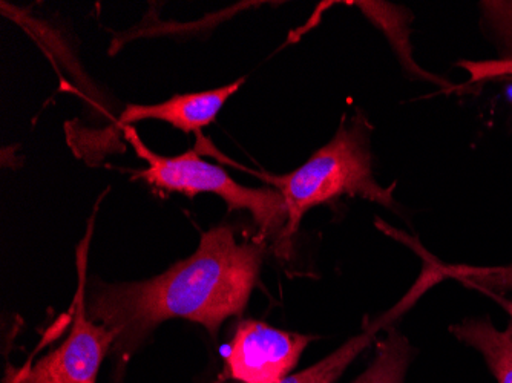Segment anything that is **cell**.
Wrapping results in <instances>:
<instances>
[{
  "label": "cell",
  "mask_w": 512,
  "mask_h": 383,
  "mask_svg": "<svg viewBox=\"0 0 512 383\" xmlns=\"http://www.w3.org/2000/svg\"><path fill=\"white\" fill-rule=\"evenodd\" d=\"M470 74V83L512 77V57L497 60H462L457 63Z\"/></svg>",
  "instance_id": "9"
},
{
  "label": "cell",
  "mask_w": 512,
  "mask_h": 383,
  "mask_svg": "<svg viewBox=\"0 0 512 383\" xmlns=\"http://www.w3.org/2000/svg\"><path fill=\"white\" fill-rule=\"evenodd\" d=\"M91 232L92 221L77 249L79 285L68 338L36 364L11 370L4 383H97L100 365L114 345V334L86 315V256Z\"/></svg>",
  "instance_id": "4"
},
{
  "label": "cell",
  "mask_w": 512,
  "mask_h": 383,
  "mask_svg": "<svg viewBox=\"0 0 512 383\" xmlns=\"http://www.w3.org/2000/svg\"><path fill=\"white\" fill-rule=\"evenodd\" d=\"M371 128L368 118L358 114L350 125L339 126L335 137L296 171L287 175H258L278 189L286 201L289 221L284 243L299 229L302 217L310 209L332 203L342 195L394 206L393 189L382 187L371 169Z\"/></svg>",
  "instance_id": "2"
},
{
  "label": "cell",
  "mask_w": 512,
  "mask_h": 383,
  "mask_svg": "<svg viewBox=\"0 0 512 383\" xmlns=\"http://www.w3.org/2000/svg\"><path fill=\"white\" fill-rule=\"evenodd\" d=\"M263 259L260 243H238L232 227H214L201 236L194 255L165 273L92 289L86 315L114 334L111 351L123 359L169 319L197 322L217 336L227 319L246 310Z\"/></svg>",
  "instance_id": "1"
},
{
  "label": "cell",
  "mask_w": 512,
  "mask_h": 383,
  "mask_svg": "<svg viewBox=\"0 0 512 383\" xmlns=\"http://www.w3.org/2000/svg\"><path fill=\"white\" fill-rule=\"evenodd\" d=\"M450 331L463 344L482 353L497 382L512 383V321L500 331L490 318L467 319L451 325Z\"/></svg>",
  "instance_id": "7"
},
{
  "label": "cell",
  "mask_w": 512,
  "mask_h": 383,
  "mask_svg": "<svg viewBox=\"0 0 512 383\" xmlns=\"http://www.w3.org/2000/svg\"><path fill=\"white\" fill-rule=\"evenodd\" d=\"M246 79H238L230 85L195 94L175 95L168 102L158 105H128L120 115L122 128L142 120H161L180 131L191 134L211 125L224 103L240 91Z\"/></svg>",
  "instance_id": "6"
},
{
  "label": "cell",
  "mask_w": 512,
  "mask_h": 383,
  "mask_svg": "<svg viewBox=\"0 0 512 383\" xmlns=\"http://www.w3.org/2000/svg\"><path fill=\"white\" fill-rule=\"evenodd\" d=\"M483 295L488 296V298L493 299V301H496L497 304L500 305V307L505 308L506 313H508L509 316L512 318V301L511 299H506L503 295H497V293H491L486 292L483 293Z\"/></svg>",
  "instance_id": "10"
},
{
  "label": "cell",
  "mask_w": 512,
  "mask_h": 383,
  "mask_svg": "<svg viewBox=\"0 0 512 383\" xmlns=\"http://www.w3.org/2000/svg\"><path fill=\"white\" fill-rule=\"evenodd\" d=\"M313 339L309 334L290 333L266 322L246 319L238 324L230 341L221 380L283 382Z\"/></svg>",
  "instance_id": "5"
},
{
  "label": "cell",
  "mask_w": 512,
  "mask_h": 383,
  "mask_svg": "<svg viewBox=\"0 0 512 383\" xmlns=\"http://www.w3.org/2000/svg\"><path fill=\"white\" fill-rule=\"evenodd\" d=\"M440 278L456 279L468 289L479 292L503 293L512 292V262L506 266L474 267L465 264H442L436 261Z\"/></svg>",
  "instance_id": "8"
},
{
  "label": "cell",
  "mask_w": 512,
  "mask_h": 383,
  "mask_svg": "<svg viewBox=\"0 0 512 383\" xmlns=\"http://www.w3.org/2000/svg\"><path fill=\"white\" fill-rule=\"evenodd\" d=\"M123 132L135 154L148 163V169L138 172V178L155 189L180 192L189 197L201 192L218 195L229 210H249L263 239L273 238L276 246H283L289 210L278 189L241 186L220 166L201 160L197 151L177 157H161L143 143L131 126H125Z\"/></svg>",
  "instance_id": "3"
}]
</instances>
